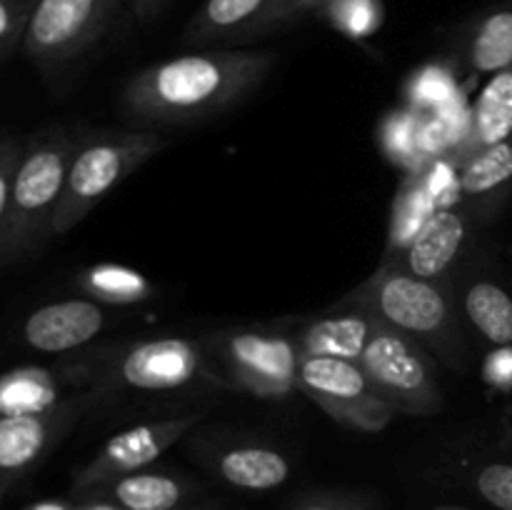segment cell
Wrapping results in <instances>:
<instances>
[{
	"instance_id": "8992f818",
	"label": "cell",
	"mask_w": 512,
	"mask_h": 510,
	"mask_svg": "<svg viewBox=\"0 0 512 510\" xmlns=\"http://www.w3.org/2000/svg\"><path fill=\"white\" fill-rule=\"evenodd\" d=\"M358 363L395 413L428 418L443 410L435 360L418 340L380 323Z\"/></svg>"
},
{
	"instance_id": "277c9868",
	"label": "cell",
	"mask_w": 512,
	"mask_h": 510,
	"mask_svg": "<svg viewBox=\"0 0 512 510\" xmlns=\"http://www.w3.org/2000/svg\"><path fill=\"white\" fill-rule=\"evenodd\" d=\"M165 138L148 128H95L78 133L65 178L53 235H65L128 175L165 148Z\"/></svg>"
},
{
	"instance_id": "cb8c5ba5",
	"label": "cell",
	"mask_w": 512,
	"mask_h": 510,
	"mask_svg": "<svg viewBox=\"0 0 512 510\" xmlns=\"http://www.w3.org/2000/svg\"><path fill=\"white\" fill-rule=\"evenodd\" d=\"M320 13H323L335 28H340L348 35H355V38L375 33L380 25L378 0H325Z\"/></svg>"
},
{
	"instance_id": "836d02e7",
	"label": "cell",
	"mask_w": 512,
	"mask_h": 510,
	"mask_svg": "<svg viewBox=\"0 0 512 510\" xmlns=\"http://www.w3.org/2000/svg\"><path fill=\"white\" fill-rule=\"evenodd\" d=\"M25 510H78V505L65 503V500H40V503L28 505Z\"/></svg>"
},
{
	"instance_id": "1f68e13d",
	"label": "cell",
	"mask_w": 512,
	"mask_h": 510,
	"mask_svg": "<svg viewBox=\"0 0 512 510\" xmlns=\"http://www.w3.org/2000/svg\"><path fill=\"white\" fill-rule=\"evenodd\" d=\"M423 75H425V78L430 80V85H435V83H443V80H450L448 75H445L443 70H440V68L425 70ZM415 90H420V85H415ZM415 95H418L420 100H438V98H435V90H430V93H423V90H420V93H415Z\"/></svg>"
},
{
	"instance_id": "e575fe53",
	"label": "cell",
	"mask_w": 512,
	"mask_h": 510,
	"mask_svg": "<svg viewBox=\"0 0 512 510\" xmlns=\"http://www.w3.org/2000/svg\"><path fill=\"white\" fill-rule=\"evenodd\" d=\"M180 510H215V505H210V503H200V505H185V508H180Z\"/></svg>"
},
{
	"instance_id": "3957f363",
	"label": "cell",
	"mask_w": 512,
	"mask_h": 510,
	"mask_svg": "<svg viewBox=\"0 0 512 510\" xmlns=\"http://www.w3.org/2000/svg\"><path fill=\"white\" fill-rule=\"evenodd\" d=\"M75 138L70 130L50 128L23 145L0 225V265L28 258L53 235Z\"/></svg>"
},
{
	"instance_id": "52a82bcc",
	"label": "cell",
	"mask_w": 512,
	"mask_h": 510,
	"mask_svg": "<svg viewBox=\"0 0 512 510\" xmlns=\"http://www.w3.org/2000/svg\"><path fill=\"white\" fill-rule=\"evenodd\" d=\"M120 0H33L23 35V53L45 75L83 58L118 15Z\"/></svg>"
},
{
	"instance_id": "9c48e42d",
	"label": "cell",
	"mask_w": 512,
	"mask_h": 510,
	"mask_svg": "<svg viewBox=\"0 0 512 510\" xmlns=\"http://www.w3.org/2000/svg\"><path fill=\"white\" fill-rule=\"evenodd\" d=\"M208 378L205 350L200 340L150 338L120 348L105 365L100 383L105 390H138V393H165Z\"/></svg>"
},
{
	"instance_id": "4dcf8cb0",
	"label": "cell",
	"mask_w": 512,
	"mask_h": 510,
	"mask_svg": "<svg viewBox=\"0 0 512 510\" xmlns=\"http://www.w3.org/2000/svg\"><path fill=\"white\" fill-rule=\"evenodd\" d=\"M170 0H130V10H133V18L135 20H148L158 18L165 8H168Z\"/></svg>"
},
{
	"instance_id": "5b68a950",
	"label": "cell",
	"mask_w": 512,
	"mask_h": 510,
	"mask_svg": "<svg viewBox=\"0 0 512 510\" xmlns=\"http://www.w3.org/2000/svg\"><path fill=\"white\" fill-rule=\"evenodd\" d=\"M208 378L263 400H283L298 390L300 350L290 333L228 328L200 338Z\"/></svg>"
},
{
	"instance_id": "f1b7e54d",
	"label": "cell",
	"mask_w": 512,
	"mask_h": 510,
	"mask_svg": "<svg viewBox=\"0 0 512 510\" xmlns=\"http://www.w3.org/2000/svg\"><path fill=\"white\" fill-rule=\"evenodd\" d=\"M325 0H273V10L268 18V33L285 28V25L298 23L300 18L310 13H320Z\"/></svg>"
},
{
	"instance_id": "6da1fadb",
	"label": "cell",
	"mask_w": 512,
	"mask_h": 510,
	"mask_svg": "<svg viewBox=\"0 0 512 510\" xmlns=\"http://www.w3.org/2000/svg\"><path fill=\"white\" fill-rule=\"evenodd\" d=\"M273 50L215 48L175 55L138 70L125 83L120 108L143 128L193 125L243 103L275 68Z\"/></svg>"
},
{
	"instance_id": "8fae6325",
	"label": "cell",
	"mask_w": 512,
	"mask_h": 510,
	"mask_svg": "<svg viewBox=\"0 0 512 510\" xmlns=\"http://www.w3.org/2000/svg\"><path fill=\"white\" fill-rule=\"evenodd\" d=\"M198 423V413H185L173 415V418L150 420V423H140L128 430H120V433L113 435V438L93 455V460L75 475L73 493L83 498V495L103 488L110 480H118L123 478V475L150 468L165 450L173 448V445L178 443L180 438H185Z\"/></svg>"
},
{
	"instance_id": "83f0119b",
	"label": "cell",
	"mask_w": 512,
	"mask_h": 510,
	"mask_svg": "<svg viewBox=\"0 0 512 510\" xmlns=\"http://www.w3.org/2000/svg\"><path fill=\"white\" fill-rule=\"evenodd\" d=\"M288 510H375V503L358 493L325 490V493L303 495V498L295 500Z\"/></svg>"
},
{
	"instance_id": "5bb4252c",
	"label": "cell",
	"mask_w": 512,
	"mask_h": 510,
	"mask_svg": "<svg viewBox=\"0 0 512 510\" xmlns=\"http://www.w3.org/2000/svg\"><path fill=\"white\" fill-rule=\"evenodd\" d=\"M273 0H205L188 20L183 43L193 48L238 43L268 33Z\"/></svg>"
},
{
	"instance_id": "4fadbf2b",
	"label": "cell",
	"mask_w": 512,
	"mask_h": 510,
	"mask_svg": "<svg viewBox=\"0 0 512 510\" xmlns=\"http://www.w3.org/2000/svg\"><path fill=\"white\" fill-rule=\"evenodd\" d=\"M108 310L90 298H70L33 310L23 323V340L38 353H68L103 333Z\"/></svg>"
},
{
	"instance_id": "8d00e7d4",
	"label": "cell",
	"mask_w": 512,
	"mask_h": 510,
	"mask_svg": "<svg viewBox=\"0 0 512 510\" xmlns=\"http://www.w3.org/2000/svg\"><path fill=\"white\" fill-rule=\"evenodd\" d=\"M0 503H3V500H0Z\"/></svg>"
},
{
	"instance_id": "d4e9b609",
	"label": "cell",
	"mask_w": 512,
	"mask_h": 510,
	"mask_svg": "<svg viewBox=\"0 0 512 510\" xmlns=\"http://www.w3.org/2000/svg\"><path fill=\"white\" fill-rule=\"evenodd\" d=\"M473 488L493 508L512 510V463H488L478 468Z\"/></svg>"
},
{
	"instance_id": "603a6c76",
	"label": "cell",
	"mask_w": 512,
	"mask_h": 510,
	"mask_svg": "<svg viewBox=\"0 0 512 510\" xmlns=\"http://www.w3.org/2000/svg\"><path fill=\"white\" fill-rule=\"evenodd\" d=\"M55 380L50 370L20 368L0 375V415L43 410L55 400Z\"/></svg>"
},
{
	"instance_id": "2e32d148",
	"label": "cell",
	"mask_w": 512,
	"mask_h": 510,
	"mask_svg": "<svg viewBox=\"0 0 512 510\" xmlns=\"http://www.w3.org/2000/svg\"><path fill=\"white\" fill-rule=\"evenodd\" d=\"M335 310L338 313H325L295 330L293 338L298 343L300 355H323V358L358 363L375 330L380 328V320L360 308H338L335 305Z\"/></svg>"
},
{
	"instance_id": "7402d4cb",
	"label": "cell",
	"mask_w": 512,
	"mask_h": 510,
	"mask_svg": "<svg viewBox=\"0 0 512 510\" xmlns=\"http://www.w3.org/2000/svg\"><path fill=\"white\" fill-rule=\"evenodd\" d=\"M75 283L90 300L103 305H135L153 298V285L143 273L115 263L93 265Z\"/></svg>"
},
{
	"instance_id": "e0dca14e",
	"label": "cell",
	"mask_w": 512,
	"mask_h": 510,
	"mask_svg": "<svg viewBox=\"0 0 512 510\" xmlns=\"http://www.w3.org/2000/svg\"><path fill=\"white\" fill-rule=\"evenodd\" d=\"M193 493L195 485L183 475L145 468L110 480L88 495H100L120 510H180L190 505Z\"/></svg>"
},
{
	"instance_id": "d6986e66",
	"label": "cell",
	"mask_w": 512,
	"mask_h": 510,
	"mask_svg": "<svg viewBox=\"0 0 512 510\" xmlns=\"http://www.w3.org/2000/svg\"><path fill=\"white\" fill-rule=\"evenodd\" d=\"M458 185L468 200L498 205L512 188V135L470 155L460 170Z\"/></svg>"
},
{
	"instance_id": "44dd1931",
	"label": "cell",
	"mask_w": 512,
	"mask_h": 510,
	"mask_svg": "<svg viewBox=\"0 0 512 510\" xmlns=\"http://www.w3.org/2000/svg\"><path fill=\"white\" fill-rule=\"evenodd\" d=\"M468 323L493 345L512 343V295L488 278L473 280L463 295Z\"/></svg>"
},
{
	"instance_id": "d6a6232c",
	"label": "cell",
	"mask_w": 512,
	"mask_h": 510,
	"mask_svg": "<svg viewBox=\"0 0 512 510\" xmlns=\"http://www.w3.org/2000/svg\"><path fill=\"white\" fill-rule=\"evenodd\" d=\"M78 510H120V508L110 503V500L100 498V495H85L83 503L78 505Z\"/></svg>"
},
{
	"instance_id": "d590c367",
	"label": "cell",
	"mask_w": 512,
	"mask_h": 510,
	"mask_svg": "<svg viewBox=\"0 0 512 510\" xmlns=\"http://www.w3.org/2000/svg\"><path fill=\"white\" fill-rule=\"evenodd\" d=\"M440 510H455V508H440Z\"/></svg>"
},
{
	"instance_id": "ac0fdd59",
	"label": "cell",
	"mask_w": 512,
	"mask_h": 510,
	"mask_svg": "<svg viewBox=\"0 0 512 510\" xmlns=\"http://www.w3.org/2000/svg\"><path fill=\"white\" fill-rule=\"evenodd\" d=\"M463 60L475 75L512 68V5H498L473 20L463 40Z\"/></svg>"
},
{
	"instance_id": "484cf974",
	"label": "cell",
	"mask_w": 512,
	"mask_h": 510,
	"mask_svg": "<svg viewBox=\"0 0 512 510\" xmlns=\"http://www.w3.org/2000/svg\"><path fill=\"white\" fill-rule=\"evenodd\" d=\"M33 0H0V55L23 43Z\"/></svg>"
},
{
	"instance_id": "30bf717a",
	"label": "cell",
	"mask_w": 512,
	"mask_h": 510,
	"mask_svg": "<svg viewBox=\"0 0 512 510\" xmlns=\"http://www.w3.org/2000/svg\"><path fill=\"white\" fill-rule=\"evenodd\" d=\"M98 393L58 400L43 410L0 415V500L93 408Z\"/></svg>"
},
{
	"instance_id": "9a60e30c",
	"label": "cell",
	"mask_w": 512,
	"mask_h": 510,
	"mask_svg": "<svg viewBox=\"0 0 512 510\" xmlns=\"http://www.w3.org/2000/svg\"><path fill=\"white\" fill-rule=\"evenodd\" d=\"M205 463L215 478L230 488L265 493L285 485L293 473V463L283 450L265 443H233L205 455Z\"/></svg>"
},
{
	"instance_id": "7a4b0ae2",
	"label": "cell",
	"mask_w": 512,
	"mask_h": 510,
	"mask_svg": "<svg viewBox=\"0 0 512 510\" xmlns=\"http://www.w3.org/2000/svg\"><path fill=\"white\" fill-rule=\"evenodd\" d=\"M338 308H360L408 338L443 363H465V340L450 293L438 280H425L398 265L380 263L365 283L350 290Z\"/></svg>"
},
{
	"instance_id": "f546056e",
	"label": "cell",
	"mask_w": 512,
	"mask_h": 510,
	"mask_svg": "<svg viewBox=\"0 0 512 510\" xmlns=\"http://www.w3.org/2000/svg\"><path fill=\"white\" fill-rule=\"evenodd\" d=\"M20 155H23V143L18 138H0V225H3L10 183H13V173L18 168Z\"/></svg>"
},
{
	"instance_id": "7c38bea8",
	"label": "cell",
	"mask_w": 512,
	"mask_h": 510,
	"mask_svg": "<svg viewBox=\"0 0 512 510\" xmlns=\"http://www.w3.org/2000/svg\"><path fill=\"white\" fill-rule=\"evenodd\" d=\"M468 240V220L460 210L435 208L425 218L418 233L398 250L383 258V263L398 265L425 280H443Z\"/></svg>"
},
{
	"instance_id": "ba28073f",
	"label": "cell",
	"mask_w": 512,
	"mask_h": 510,
	"mask_svg": "<svg viewBox=\"0 0 512 510\" xmlns=\"http://www.w3.org/2000/svg\"><path fill=\"white\" fill-rule=\"evenodd\" d=\"M298 390H303L335 423L358 433H380L398 415L380 398L360 363L353 360L303 355Z\"/></svg>"
},
{
	"instance_id": "4316f807",
	"label": "cell",
	"mask_w": 512,
	"mask_h": 510,
	"mask_svg": "<svg viewBox=\"0 0 512 510\" xmlns=\"http://www.w3.org/2000/svg\"><path fill=\"white\" fill-rule=\"evenodd\" d=\"M385 145H388L390 153H395V158H415V150L420 153V125L415 123V118L410 113H400L398 118L390 120L383 130Z\"/></svg>"
},
{
	"instance_id": "ffe728a7",
	"label": "cell",
	"mask_w": 512,
	"mask_h": 510,
	"mask_svg": "<svg viewBox=\"0 0 512 510\" xmlns=\"http://www.w3.org/2000/svg\"><path fill=\"white\" fill-rule=\"evenodd\" d=\"M512 135V68L490 75L470 118V155Z\"/></svg>"
}]
</instances>
